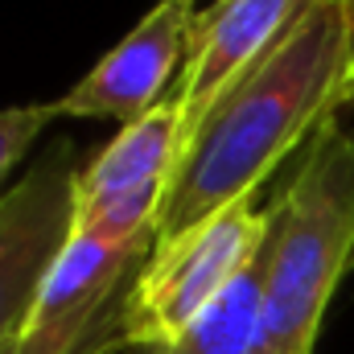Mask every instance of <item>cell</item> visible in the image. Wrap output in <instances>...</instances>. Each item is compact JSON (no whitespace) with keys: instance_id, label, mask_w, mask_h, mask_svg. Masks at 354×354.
I'll return each mask as SVG.
<instances>
[{"instance_id":"6da1fadb","label":"cell","mask_w":354,"mask_h":354,"mask_svg":"<svg viewBox=\"0 0 354 354\" xmlns=\"http://www.w3.org/2000/svg\"><path fill=\"white\" fill-rule=\"evenodd\" d=\"M354 103V37L342 0H313L276 50L231 91L181 153L157 248L252 202L272 169Z\"/></svg>"},{"instance_id":"7a4b0ae2","label":"cell","mask_w":354,"mask_h":354,"mask_svg":"<svg viewBox=\"0 0 354 354\" xmlns=\"http://www.w3.org/2000/svg\"><path fill=\"white\" fill-rule=\"evenodd\" d=\"M354 268V128L326 120L272 202L252 354H313L338 280Z\"/></svg>"},{"instance_id":"3957f363","label":"cell","mask_w":354,"mask_h":354,"mask_svg":"<svg viewBox=\"0 0 354 354\" xmlns=\"http://www.w3.org/2000/svg\"><path fill=\"white\" fill-rule=\"evenodd\" d=\"M268 231L272 210L239 202L169 248H153L120 309L124 342L136 351L177 342L260 256Z\"/></svg>"},{"instance_id":"277c9868","label":"cell","mask_w":354,"mask_h":354,"mask_svg":"<svg viewBox=\"0 0 354 354\" xmlns=\"http://www.w3.org/2000/svg\"><path fill=\"white\" fill-rule=\"evenodd\" d=\"M79 149L54 140L0 198V342L21 338L46 276L75 239Z\"/></svg>"},{"instance_id":"5b68a950","label":"cell","mask_w":354,"mask_h":354,"mask_svg":"<svg viewBox=\"0 0 354 354\" xmlns=\"http://www.w3.org/2000/svg\"><path fill=\"white\" fill-rule=\"evenodd\" d=\"M309 4L313 0H214L206 12H198L189 58L174 91L181 153L194 145L210 111L276 50V41L301 21Z\"/></svg>"},{"instance_id":"8992f818","label":"cell","mask_w":354,"mask_h":354,"mask_svg":"<svg viewBox=\"0 0 354 354\" xmlns=\"http://www.w3.org/2000/svg\"><path fill=\"white\" fill-rule=\"evenodd\" d=\"M198 21V0H157L145 21L103 54V62L79 79L62 99H54L58 115L79 120H115L120 128L149 115L169 87L177 66L189 58V37Z\"/></svg>"},{"instance_id":"52a82bcc","label":"cell","mask_w":354,"mask_h":354,"mask_svg":"<svg viewBox=\"0 0 354 354\" xmlns=\"http://www.w3.org/2000/svg\"><path fill=\"white\" fill-rule=\"evenodd\" d=\"M181 161V128H177L174 95L157 103L149 115L124 124L115 140L95 153L79 174V210H91L99 202H111L120 194L145 189V185H169Z\"/></svg>"},{"instance_id":"ba28073f","label":"cell","mask_w":354,"mask_h":354,"mask_svg":"<svg viewBox=\"0 0 354 354\" xmlns=\"http://www.w3.org/2000/svg\"><path fill=\"white\" fill-rule=\"evenodd\" d=\"M264 272H268V239L260 256L243 268L231 288L169 346H149L140 354H252L260 334V305H264Z\"/></svg>"},{"instance_id":"9c48e42d","label":"cell","mask_w":354,"mask_h":354,"mask_svg":"<svg viewBox=\"0 0 354 354\" xmlns=\"http://www.w3.org/2000/svg\"><path fill=\"white\" fill-rule=\"evenodd\" d=\"M58 115L54 103H29V107H0V185L12 174V165L29 153V145L50 128ZM4 198V194H0Z\"/></svg>"},{"instance_id":"30bf717a","label":"cell","mask_w":354,"mask_h":354,"mask_svg":"<svg viewBox=\"0 0 354 354\" xmlns=\"http://www.w3.org/2000/svg\"><path fill=\"white\" fill-rule=\"evenodd\" d=\"M0 354H21V338H8V342H0Z\"/></svg>"},{"instance_id":"8fae6325","label":"cell","mask_w":354,"mask_h":354,"mask_svg":"<svg viewBox=\"0 0 354 354\" xmlns=\"http://www.w3.org/2000/svg\"><path fill=\"white\" fill-rule=\"evenodd\" d=\"M342 8H346V21H351V37H354V0H342Z\"/></svg>"},{"instance_id":"7c38bea8","label":"cell","mask_w":354,"mask_h":354,"mask_svg":"<svg viewBox=\"0 0 354 354\" xmlns=\"http://www.w3.org/2000/svg\"><path fill=\"white\" fill-rule=\"evenodd\" d=\"M351 107H354V103H351Z\"/></svg>"}]
</instances>
